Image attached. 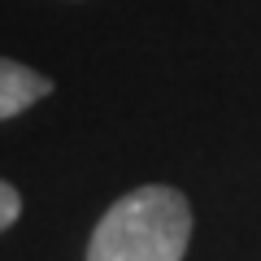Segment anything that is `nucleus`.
<instances>
[{
	"label": "nucleus",
	"mask_w": 261,
	"mask_h": 261,
	"mask_svg": "<svg viewBox=\"0 0 261 261\" xmlns=\"http://www.w3.org/2000/svg\"><path fill=\"white\" fill-rule=\"evenodd\" d=\"M192 240L187 196L166 183H148L113 200L96 222L87 261H183Z\"/></svg>",
	"instance_id": "obj_1"
},
{
	"label": "nucleus",
	"mask_w": 261,
	"mask_h": 261,
	"mask_svg": "<svg viewBox=\"0 0 261 261\" xmlns=\"http://www.w3.org/2000/svg\"><path fill=\"white\" fill-rule=\"evenodd\" d=\"M48 92H53V83H48L39 70L0 57V122L13 118V113H22V109H31V105L44 100Z\"/></svg>",
	"instance_id": "obj_2"
},
{
	"label": "nucleus",
	"mask_w": 261,
	"mask_h": 261,
	"mask_svg": "<svg viewBox=\"0 0 261 261\" xmlns=\"http://www.w3.org/2000/svg\"><path fill=\"white\" fill-rule=\"evenodd\" d=\"M18 214H22V196L13 192V187L5 183V178H0V231L18 222Z\"/></svg>",
	"instance_id": "obj_3"
}]
</instances>
